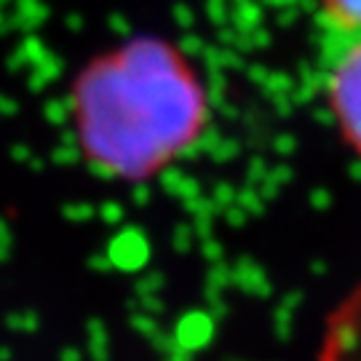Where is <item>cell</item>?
Segmentation results:
<instances>
[{"label": "cell", "mask_w": 361, "mask_h": 361, "mask_svg": "<svg viewBox=\"0 0 361 361\" xmlns=\"http://www.w3.org/2000/svg\"><path fill=\"white\" fill-rule=\"evenodd\" d=\"M324 75L337 121L361 150V30L329 27Z\"/></svg>", "instance_id": "7a4b0ae2"}, {"label": "cell", "mask_w": 361, "mask_h": 361, "mask_svg": "<svg viewBox=\"0 0 361 361\" xmlns=\"http://www.w3.org/2000/svg\"><path fill=\"white\" fill-rule=\"evenodd\" d=\"M80 142L107 171L140 177L180 153L204 123L193 73L161 43H134L80 78Z\"/></svg>", "instance_id": "6da1fadb"}, {"label": "cell", "mask_w": 361, "mask_h": 361, "mask_svg": "<svg viewBox=\"0 0 361 361\" xmlns=\"http://www.w3.org/2000/svg\"><path fill=\"white\" fill-rule=\"evenodd\" d=\"M329 27L335 30H361V0H322Z\"/></svg>", "instance_id": "3957f363"}]
</instances>
